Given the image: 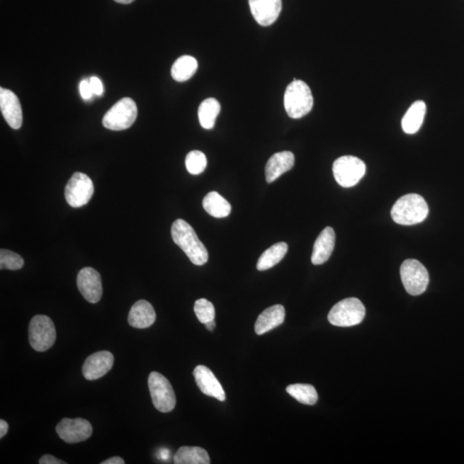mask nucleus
<instances>
[{"label": "nucleus", "instance_id": "nucleus-1", "mask_svg": "<svg viewBox=\"0 0 464 464\" xmlns=\"http://www.w3.org/2000/svg\"><path fill=\"white\" fill-rule=\"evenodd\" d=\"M172 239L196 266H203L208 261V252L198 237L195 230L183 220H176L171 227Z\"/></svg>", "mask_w": 464, "mask_h": 464}, {"label": "nucleus", "instance_id": "nucleus-2", "mask_svg": "<svg viewBox=\"0 0 464 464\" xmlns=\"http://www.w3.org/2000/svg\"><path fill=\"white\" fill-rule=\"evenodd\" d=\"M429 213V205L422 196L417 193H409L394 204L391 217L397 224L414 225L425 220Z\"/></svg>", "mask_w": 464, "mask_h": 464}, {"label": "nucleus", "instance_id": "nucleus-3", "mask_svg": "<svg viewBox=\"0 0 464 464\" xmlns=\"http://www.w3.org/2000/svg\"><path fill=\"white\" fill-rule=\"evenodd\" d=\"M314 99L307 84L294 79L286 88L284 96L285 110L293 119H300L309 114L313 108Z\"/></svg>", "mask_w": 464, "mask_h": 464}, {"label": "nucleus", "instance_id": "nucleus-4", "mask_svg": "<svg viewBox=\"0 0 464 464\" xmlns=\"http://www.w3.org/2000/svg\"><path fill=\"white\" fill-rule=\"evenodd\" d=\"M366 308L356 298H346L331 309L328 319L331 324L337 327H352L364 320Z\"/></svg>", "mask_w": 464, "mask_h": 464}, {"label": "nucleus", "instance_id": "nucleus-5", "mask_svg": "<svg viewBox=\"0 0 464 464\" xmlns=\"http://www.w3.org/2000/svg\"><path fill=\"white\" fill-rule=\"evenodd\" d=\"M138 108L134 100L125 98L113 105L110 111L103 116L104 128L113 131H122L135 123Z\"/></svg>", "mask_w": 464, "mask_h": 464}, {"label": "nucleus", "instance_id": "nucleus-6", "mask_svg": "<svg viewBox=\"0 0 464 464\" xmlns=\"http://www.w3.org/2000/svg\"><path fill=\"white\" fill-rule=\"evenodd\" d=\"M366 171V164L353 156H343L334 161V179L343 188H351L358 183Z\"/></svg>", "mask_w": 464, "mask_h": 464}, {"label": "nucleus", "instance_id": "nucleus-7", "mask_svg": "<svg viewBox=\"0 0 464 464\" xmlns=\"http://www.w3.org/2000/svg\"><path fill=\"white\" fill-rule=\"evenodd\" d=\"M153 405L162 413L171 412L175 409L176 399L171 383L162 374L152 371L148 378Z\"/></svg>", "mask_w": 464, "mask_h": 464}, {"label": "nucleus", "instance_id": "nucleus-8", "mask_svg": "<svg viewBox=\"0 0 464 464\" xmlns=\"http://www.w3.org/2000/svg\"><path fill=\"white\" fill-rule=\"evenodd\" d=\"M400 273L402 284L410 295H421L429 284V272L425 266L417 260L407 259L403 261Z\"/></svg>", "mask_w": 464, "mask_h": 464}, {"label": "nucleus", "instance_id": "nucleus-9", "mask_svg": "<svg viewBox=\"0 0 464 464\" xmlns=\"http://www.w3.org/2000/svg\"><path fill=\"white\" fill-rule=\"evenodd\" d=\"M30 343L35 351L45 352L54 346L56 330L54 322L44 315L32 318L29 328Z\"/></svg>", "mask_w": 464, "mask_h": 464}, {"label": "nucleus", "instance_id": "nucleus-10", "mask_svg": "<svg viewBox=\"0 0 464 464\" xmlns=\"http://www.w3.org/2000/svg\"><path fill=\"white\" fill-rule=\"evenodd\" d=\"M94 193V184L87 175L76 172L68 181L64 196L72 208H81L86 205Z\"/></svg>", "mask_w": 464, "mask_h": 464}, {"label": "nucleus", "instance_id": "nucleus-11", "mask_svg": "<svg viewBox=\"0 0 464 464\" xmlns=\"http://www.w3.org/2000/svg\"><path fill=\"white\" fill-rule=\"evenodd\" d=\"M92 431L91 424L81 418H64L56 426L59 437L69 443L86 441L91 437Z\"/></svg>", "mask_w": 464, "mask_h": 464}, {"label": "nucleus", "instance_id": "nucleus-12", "mask_svg": "<svg viewBox=\"0 0 464 464\" xmlns=\"http://www.w3.org/2000/svg\"><path fill=\"white\" fill-rule=\"evenodd\" d=\"M77 285L84 300L91 304L100 301L103 295L102 280L100 273L92 268H84L78 274Z\"/></svg>", "mask_w": 464, "mask_h": 464}, {"label": "nucleus", "instance_id": "nucleus-13", "mask_svg": "<svg viewBox=\"0 0 464 464\" xmlns=\"http://www.w3.org/2000/svg\"><path fill=\"white\" fill-rule=\"evenodd\" d=\"M114 355L108 351L95 353L84 361L82 373L87 380H96L106 375L114 366Z\"/></svg>", "mask_w": 464, "mask_h": 464}, {"label": "nucleus", "instance_id": "nucleus-14", "mask_svg": "<svg viewBox=\"0 0 464 464\" xmlns=\"http://www.w3.org/2000/svg\"><path fill=\"white\" fill-rule=\"evenodd\" d=\"M0 110L11 128L22 127L23 111L19 99L15 93L3 87L0 88Z\"/></svg>", "mask_w": 464, "mask_h": 464}, {"label": "nucleus", "instance_id": "nucleus-15", "mask_svg": "<svg viewBox=\"0 0 464 464\" xmlns=\"http://www.w3.org/2000/svg\"><path fill=\"white\" fill-rule=\"evenodd\" d=\"M249 4L254 18L261 26H271L282 9L281 0H249Z\"/></svg>", "mask_w": 464, "mask_h": 464}, {"label": "nucleus", "instance_id": "nucleus-16", "mask_svg": "<svg viewBox=\"0 0 464 464\" xmlns=\"http://www.w3.org/2000/svg\"><path fill=\"white\" fill-rule=\"evenodd\" d=\"M193 376L198 387L205 395L220 402L225 401V393L223 387L213 374V371L205 366H198L193 370Z\"/></svg>", "mask_w": 464, "mask_h": 464}, {"label": "nucleus", "instance_id": "nucleus-17", "mask_svg": "<svg viewBox=\"0 0 464 464\" xmlns=\"http://www.w3.org/2000/svg\"><path fill=\"white\" fill-rule=\"evenodd\" d=\"M295 157L290 152H281L276 153L266 164L265 174L268 183L277 180L284 173L288 172L294 166Z\"/></svg>", "mask_w": 464, "mask_h": 464}, {"label": "nucleus", "instance_id": "nucleus-18", "mask_svg": "<svg viewBox=\"0 0 464 464\" xmlns=\"http://www.w3.org/2000/svg\"><path fill=\"white\" fill-rule=\"evenodd\" d=\"M336 244V233L333 228L326 227L315 242L312 262L314 265L325 264L329 259Z\"/></svg>", "mask_w": 464, "mask_h": 464}, {"label": "nucleus", "instance_id": "nucleus-19", "mask_svg": "<svg viewBox=\"0 0 464 464\" xmlns=\"http://www.w3.org/2000/svg\"><path fill=\"white\" fill-rule=\"evenodd\" d=\"M156 312L150 302L139 300L135 302L128 315V322L136 329H147L154 324Z\"/></svg>", "mask_w": 464, "mask_h": 464}, {"label": "nucleus", "instance_id": "nucleus-20", "mask_svg": "<svg viewBox=\"0 0 464 464\" xmlns=\"http://www.w3.org/2000/svg\"><path fill=\"white\" fill-rule=\"evenodd\" d=\"M285 317V308L281 305H273L266 309L257 318L255 324L256 333L258 336H261V334L277 328L283 324Z\"/></svg>", "mask_w": 464, "mask_h": 464}, {"label": "nucleus", "instance_id": "nucleus-21", "mask_svg": "<svg viewBox=\"0 0 464 464\" xmlns=\"http://www.w3.org/2000/svg\"><path fill=\"white\" fill-rule=\"evenodd\" d=\"M426 113V105L423 101H417L411 105L402 120L403 131L414 135L421 129Z\"/></svg>", "mask_w": 464, "mask_h": 464}, {"label": "nucleus", "instance_id": "nucleus-22", "mask_svg": "<svg viewBox=\"0 0 464 464\" xmlns=\"http://www.w3.org/2000/svg\"><path fill=\"white\" fill-rule=\"evenodd\" d=\"M203 208L208 215L217 217V219L227 217L232 212L231 204L215 191L210 192L205 196Z\"/></svg>", "mask_w": 464, "mask_h": 464}, {"label": "nucleus", "instance_id": "nucleus-23", "mask_svg": "<svg viewBox=\"0 0 464 464\" xmlns=\"http://www.w3.org/2000/svg\"><path fill=\"white\" fill-rule=\"evenodd\" d=\"M288 250V245L285 243H278L273 244L266 251L262 253L259 260H258L256 268L259 271H265L274 267L278 262L286 255Z\"/></svg>", "mask_w": 464, "mask_h": 464}, {"label": "nucleus", "instance_id": "nucleus-24", "mask_svg": "<svg viewBox=\"0 0 464 464\" xmlns=\"http://www.w3.org/2000/svg\"><path fill=\"white\" fill-rule=\"evenodd\" d=\"M198 69V62L196 58L191 55L181 56L177 59L171 68L172 78L177 82L187 81L191 79Z\"/></svg>", "mask_w": 464, "mask_h": 464}, {"label": "nucleus", "instance_id": "nucleus-25", "mask_svg": "<svg viewBox=\"0 0 464 464\" xmlns=\"http://www.w3.org/2000/svg\"><path fill=\"white\" fill-rule=\"evenodd\" d=\"M176 464H209L208 451L200 447H181L174 457Z\"/></svg>", "mask_w": 464, "mask_h": 464}, {"label": "nucleus", "instance_id": "nucleus-26", "mask_svg": "<svg viewBox=\"0 0 464 464\" xmlns=\"http://www.w3.org/2000/svg\"><path fill=\"white\" fill-rule=\"evenodd\" d=\"M220 103L215 98H208L200 103L198 116L201 127L212 129L215 127L216 119L220 112Z\"/></svg>", "mask_w": 464, "mask_h": 464}, {"label": "nucleus", "instance_id": "nucleus-27", "mask_svg": "<svg viewBox=\"0 0 464 464\" xmlns=\"http://www.w3.org/2000/svg\"><path fill=\"white\" fill-rule=\"evenodd\" d=\"M286 391L298 402L305 405L316 404L318 395L316 389L310 385H302V383H296L290 385L286 388Z\"/></svg>", "mask_w": 464, "mask_h": 464}, {"label": "nucleus", "instance_id": "nucleus-28", "mask_svg": "<svg viewBox=\"0 0 464 464\" xmlns=\"http://www.w3.org/2000/svg\"><path fill=\"white\" fill-rule=\"evenodd\" d=\"M186 168L192 175H200L207 167V157L200 151H192L186 157Z\"/></svg>", "mask_w": 464, "mask_h": 464}, {"label": "nucleus", "instance_id": "nucleus-29", "mask_svg": "<svg viewBox=\"0 0 464 464\" xmlns=\"http://www.w3.org/2000/svg\"><path fill=\"white\" fill-rule=\"evenodd\" d=\"M195 313L201 324H205L208 322L215 320V306L211 302L200 298L198 300L195 304Z\"/></svg>", "mask_w": 464, "mask_h": 464}, {"label": "nucleus", "instance_id": "nucleus-30", "mask_svg": "<svg viewBox=\"0 0 464 464\" xmlns=\"http://www.w3.org/2000/svg\"><path fill=\"white\" fill-rule=\"evenodd\" d=\"M23 264L24 261L18 254L3 249L0 251V268L18 270L23 268Z\"/></svg>", "mask_w": 464, "mask_h": 464}, {"label": "nucleus", "instance_id": "nucleus-31", "mask_svg": "<svg viewBox=\"0 0 464 464\" xmlns=\"http://www.w3.org/2000/svg\"><path fill=\"white\" fill-rule=\"evenodd\" d=\"M79 92L80 95L82 96V98L84 100L91 99L93 95H94V93H93L92 89L91 87L90 81H88L86 79H84L81 82H80Z\"/></svg>", "mask_w": 464, "mask_h": 464}, {"label": "nucleus", "instance_id": "nucleus-32", "mask_svg": "<svg viewBox=\"0 0 464 464\" xmlns=\"http://www.w3.org/2000/svg\"><path fill=\"white\" fill-rule=\"evenodd\" d=\"M89 81H90L91 87L94 95L102 96L103 93L102 81L98 78H96V77H92Z\"/></svg>", "mask_w": 464, "mask_h": 464}, {"label": "nucleus", "instance_id": "nucleus-33", "mask_svg": "<svg viewBox=\"0 0 464 464\" xmlns=\"http://www.w3.org/2000/svg\"><path fill=\"white\" fill-rule=\"evenodd\" d=\"M40 464H64L66 462L62 461L58 458L52 457L51 455H45L40 459Z\"/></svg>", "mask_w": 464, "mask_h": 464}, {"label": "nucleus", "instance_id": "nucleus-34", "mask_svg": "<svg viewBox=\"0 0 464 464\" xmlns=\"http://www.w3.org/2000/svg\"><path fill=\"white\" fill-rule=\"evenodd\" d=\"M8 429H9V426H8V423L4 419H1L0 421V438H4L7 434Z\"/></svg>", "mask_w": 464, "mask_h": 464}, {"label": "nucleus", "instance_id": "nucleus-35", "mask_svg": "<svg viewBox=\"0 0 464 464\" xmlns=\"http://www.w3.org/2000/svg\"><path fill=\"white\" fill-rule=\"evenodd\" d=\"M102 464H124V460L120 457H114L105 460V461L101 463Z\"/></svg>", "mask_w": 464, "mask_h": 464}, {"label": "nucleus", "instance_id": "nucleus-36", "mask_svg": "<svg viewBox=\"0 0 464 464\" xmlns=\"http://www.w3.org/2000/svg\"><path fill=\"white\" fill-rule=\"evenodd\" d=\"M159 458L163 460H168L169 458V451L167 449H161L159 453Z\"/></svg>", "mask_w": 464, "mask_h": 464}, {"label": "nucleus", "instance_id": "nucleus-37", "mask_svg": "<svg viewBox=\"0 0 464 464\" xmlns=\"http://www.w3.org/2000/svg\"><path fill=\"white\" fill-rule=\"evenodd\" d=\"M205 327H207V329L208 330L213 331V329H215L216 327L215 321L213 320L211 322H208V324H205Z\"/></svg>", "mask_w": 464, "mask_h": 464}, {"label": "nucleus", "instance_id": "nucleus-38", "mask_svg": "<svg viewBox=\"0 0 464 464\" xmlns=\"http://www.w3.org/2000/svg\"><path fill=\"white\" fill-rule=\"evenodd\" d=\"M115 2L119 4H123V5H128L135 1V0H115Z\"/></svg>", "mask_w": 464, "mask_h": 464}]
</instances>
